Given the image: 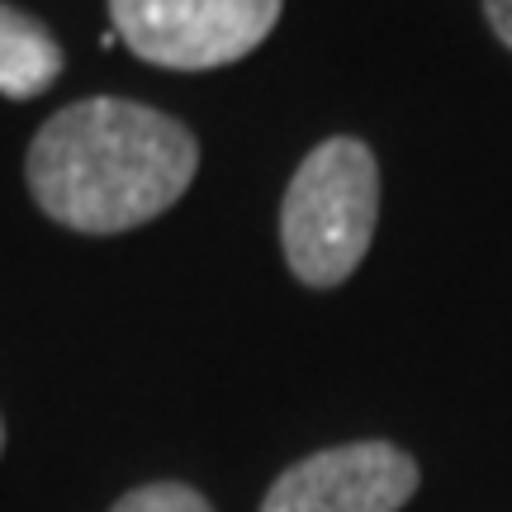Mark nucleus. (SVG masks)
Instances as JSON below:
<instances>
[{"label":"nucleus","instance_id":"nucleus-2","mask_svg":"<svg viewBox=\"0 0 512 512\" xmlns=\"http://www.w3.org/2000/svg\"><path fill=\"white\" fill-rule=\"evenodd\" d=\"M380 219V166L361 138H328L299 162L280 204V247L294 280L342 285L370 252Z\"/></svg>","mask_w":512,"mask_h":512},{"label":"nucleus","instance_id":"nucleus-6","mask_svg":"<svg viewBox=\"0 0 512 512\" xmlns=\"http://www.w3.org/2000/svg\"><path fill=\"white\" fill-rule=\"evenodd\" d=\"M110 512H214V508H209V498L200 489L162 479V484H143V489L124 494Z\"/></svg>","mask_w":512,"mask_h":512},{"label":"nucleus","instance_id":"nucleus-5","mask_svg":"<svg viewBox=\"0 0 512 512\" xmlns=\"http://www.w3.org/2000/svg\"><path fill=\"white\" fill-rule=\"evenodd\" d=\"M62 76V48L43 19L0 5V95L34 100Z\"/></svg>","mask_w":512,"mask_h":512},{"label":"nucleus","instance_id":"nucleus-4","mask_svg":"<svg viewBox=\"0 0 512 512\" xmlns=\"http://www.w3.org/2000/svg\"><path fill=\"white\" fill-rule=\"evenodd\" d=\"M418 494V465L394 441H351L290 465L261 512H399Z\"/></svg>","mask_w":512,"mask_h":512},{"label":"nucleus","instance_id":"nucleus-1","mask_svg":"<svg viewBox=\"0 0 512 512\" xmlns=\"http://www.w3.org/2000/svg\"><path fill=\"white\" fill-rule=\"evenodd\" d=\"M200 171L195 133L133 100L95 95L57 110L29 143L38 209L72 233H128L166 214Z\"/></svg>","mask_w":512,"mask_h":512},{"label":"nucleus","instance_id":"nucleus-8","mask_svg":"<svg viewBox=\"0 0 512 512\" xmlns=\"http://www.w3.org/2000/svg\"><path fill=\"white\" fill-rule=\"evenodd\" d=\"M0 451H5V422H0Z\"/></svg>","mask_w":512,"mask_h":512},{"label":"nucleus","instance_id":"nucleus-3","mask_svg":"<svg viewBox=\"0 0 512 512\" xmlns=\"http://www.w3.org/2000/svg\"><path fill=\"white\" fill-rule=\"evenodd\" d=\"M114 34L166 72H209L256 53L280 0H110Z\"/></svg>","mask_w":512,"mask_h":512},{"label":"nucleus","instance_id":"nucleus-7","mask_svg":"<svg viewBox=\"0 0 512 512\" xmlns=\"http://www.w3.org/2000/svg\"><path fill=\"white\" fill-rule=\"evenodd\" d=\"M484 15H489V24H494L498 43L512 53V0H484Z\"/></svg>","mask_w":512,"mask_h":512}]
</instances>
